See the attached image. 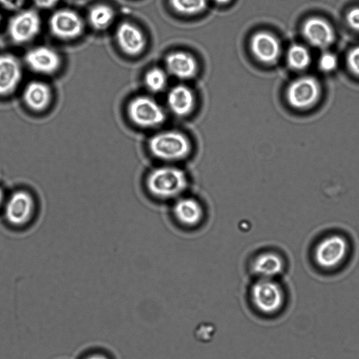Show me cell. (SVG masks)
<instances>
[{
	"mask_svg": "<svg viewBox=\"0 0 359 359\" xmlns=\"http://www.w3.org/2000/svg\"><path fill=\"white\" fill-rule=\"evenodd\" d=\"M146 183L151 195L161 199H170L180 196L185 191L188 180L180 168L163 165L152 170Z\"/></svg>",
	"mask_w": 359,
	"mask_h": 359,
	"instance_id": "1",
	"label": "cell"
},
{
	"mask_svg": "<svg viewBox=\"0 0 359 359\" xmlns=\"http://www.w3.org/2000/svg\"><path fill=\"white\" fill-rule=\"evenodd\" d=\"M150 152L156 158L166 162L179 161L191 153L188 137L178 131H163L153 135L149 141Z\"/></svg>",
	"mask_w": 359,
	"mask_h": 359,
	"instance_id": "2",
	"label": "cell"
},
{
	"mask_svg": "<svg viewBox=\"0 0 359 359\" xmlns=\"http://www.w3.org/2000/svg\"><path fill=\"white\" fill-rule=\"evenodd\" d=\"M250 295L256 311L265 315L278 312L284 302L281 287L271 278H259L251 287Z\"/></svg>",
	"mask_w": 359,
	"mask_h": 359,
	"instance_id": "3",
	"label": "cell"
},
{
	"mask_svg": "<svg viewBox=\"0 0 359 359\" xmlns=\"http://www.w3.org/2000/svg\"><path fill=\"white\" fill-rule=\"evenodd\" d=\"M127 113L133 123L142 128L156 127L165 118L163 108L154 100L144 95L135 97L129 102Z\"/></svg>",
	"mask_w": 359,
	"mask_h": 359,
	"instance_id": "4",
	"label": "cell"
},
{
	"mask_svg": "<svg viewBox=\"0 0 359 359\" xmlns=\"http://www.w3.org/2000/svg\"><path fill=\"white\" fill-rule=\"evenodd\" d=\"M41 20L32 9L20 11L13 15L7 25L10 39L16 44H24L33 40L40 32Z\"/></svg>",
	"mask_w": 359,
	"mask_h": 359,
	"instance_id": "5",
	"label": "cell"
},
{
	"mask_svg": "<svg viewBox=\"0 0 359 359\" xmlns=\"http://www.w3.org/2000/svg\"><path fill=\"white\" fill-rule=\"evenodd\" d=\"M84 26L83 20L79 13L67 8L55 11L48 20L50 32L61 40L78 38L83 32Z\"/></svg>",
	"mask_w": 359,
	"mask_h": 359,
	"instance_id": "6",
	"label": "cell"
},
{
	"mask_svg": "<svg viewBox=\"0 0 359 359\" xmlns=\"http://www.w3.org/2000/svg\"><path fill=\"white\" fill-rule=\"evenodd\" d=\"M348 243L339 235H331L321 240L314 251V259L321 268L329 269L339 265L348 252Z\"/></svg>",
	"mask_w": 359,
	"mask_h": 359,
	"instance_id": "7",
	"label": "cell"
},
{
	"mask_svg": "<svg viewBox=\"0 0 359 359\" xmlns=\"http://www.w3.org/2000/svg\"><path fill=\"white\" fill-rule=\"evenodd\" d=\"M26 66L32 72L45 75L55 73L62 65L59 53L48 46H37L28 50L24 56Z\"/></svg>",
	"mask_w": 359,
	"mask_h": 359,
	"instance_id": "8",
	"label": "cell"
},
{
	"mask_svg": "<svg viewBox=\"0 0 359 359\" xmlns=\"http://www.w3.org/2000/svg\"><path fill=\"white\" fill-rule=\"evenodd\" d=\"M320 88L318 81L311 76H302L294 80L287 89L289 104L297 109L312 106L318 99Z\"/></svg>",
	"mask_w": 359,
	"mask_h": 359,
	"instance_id": "9",
	"label": "cell"
},
{
	"mask_svg": "<svg viewBox=\"0 0 359 359\" xmlns=\"http://www.w3.org/2000/svg\"><path fill=\"white\" fill-rule=\"evenodd\" d=\"M23 75L22 62L9 53L0 54V97L13 93L19 86Z\"/></svg>",
	"mask_w": 359,
	"mask_h": 359,
	"instance_id": "10",
	"label": "cell"
},
{
	"mask_svg": "<svg viewBox=\"0 0 359 359\" xmlns=\"http://www.w3.org/2000/svg\"><path fill=\"white\" fill-rule=\"evenodd\" d=\"M34 210V201L29 193L18 191L13 193L5 206V215L9 223L20 226L27 223Z\"/></svg>",
	"mask_w": 359,
	"mask_h": 359,
	"instance_id": "11",
	"label": "cell"
},
{
	"mask_svg": "<svg viewBox=\"0 0 359 359\" xmlns=\"http://www.w3.org/2000/svg\"><path fill=\"white\" fill-rule=\"evenodd\" d=\"M115 39L122 52L130 56L140 54L146 46L145 36L142 30L128 21L122 22L117 26Z\"/></svg>",
	"mask_w": 359,
	"mask_h": 359,
	"instance_id": "12",
	"label": "cell"
},
{
	"mask_svg": "<svg viewBox=\"0 0 359 359\" xmlns=\"http://www.w3.org/2000/svg\"><path fill=\"white\" fill-rule=\"evenodd\" d=\"M250 49L255 58L264 64H273L280 54L278 40L266 32H259L252 36Z\"/></svg>",
	"mask_w": 359,
	"mask_h": 359,
	"instance_id": "13",
	"label": "cell"
},
{
	"mask_svg": "<svg viewBox=\"0 0 359 359\" xmlns=\"http://www.w3.org/2000/svg\"><path fill=\"white\" fill-rule=\"evenodd\" d=\"M302 33L306 41L318 48L330 46L334 40V32L330 25L320 18H311L305 21Z\"/></svg>",
	"mask_w": 359,
	"mask_h": 359,
	"instance_id": "14",
	"label": "cell"
},
{
	"mask_svg": "<svg viewBox=\"0 0 359 359\" xmlns=\"http://www.w3.org/2000/svg\"><path fill=\"white\" fill-rule=\"evenodd\" d=\"M52 96L50 87L42 81L34 80L29 82L22 91L24 103L35 111L45 110L49 106Z\"/></svg>",
	"mask_w": 359,
	"mask_h": 359,
	"instance_id": "15",
	"label": "cell"
},
{
	"mask_svg": "<svg viewBox=\"0 0 359 359\" xmlns=\"http://www.w3.org/2000/svg\"><path fill=\"white\" fill-rule=\"evenodd\" d=\"M165 66L170 74L180 79L193 77L198 68L195 58L183 51L170 53L165 59Z\"/></svg>",
	"mask_w": 359,
	"mask_h": 359,
	"instance_id": "16",
	"label": "cell"
},
{
	"mask_svg": "<svg viewBox=\"0 0 359 359\" xmlns=\"http://www.w3.org/2000/svg\"><path fill=\"white\" fill-rule=\"evenodd\" d=\"M173 214L180 223L193 226L202 220L203 210L197 200L191 197H182L175 203Z\"/></svg>",
	"mask_w": 359,
	"mask_h": 359,
	"instance_id": "17",
	"label": "cell"
},
{
	"mask_svg": "<svg viewBox=\"0 0 359 359\" xmlns=\"http://www.w3.org/2000/svg\"><path fill=\"white\" fill-rule=\"evenodd\" d=\"M252 269L259 278L273 279L283 271L284 263L278 254L266 252L259 254L254 259Z\"/></svg>",
	"mask_w": 359,
	"mask_h": 359,
	"instance_id": "18",
	"label": "cell"
},
{
	"mask_svg": "<svg viewBox=\"0 0 359 359\" xmlns=\"http://www.w3.org/2000/svg\"><path fill=\"white\" fill-rule=\"evenodd\" d=\"M167 102L170 109L177 116L189 114L194 106V96L192 91L184 85L174 86L168 92Z\"/></svg>",
	"mask_w": 359,
	"mask_h": 359,
	"instance_id": "19",
	"label": "cell"
},
{
	"mask_svg": "<svg viewBox=\"0 0 359 359\" xmlns=\"http://www.w3.org/2000/svg\"><path fill=\"white\" fill-rule=\"evenodd\" d=\"M114 16V11L111 7L106 4H97L89 10L88 21L93 29L100 31L112 24Z\"/></svg>",
	"mask_w": 359,
	"mask_h": 359,
	"instance_id": "20",
	"label": "cell"
},
{
	"mask_svg": "<svg viewBox=\"0 0 359 359\" xmlns=\"http://www.w3.org/2000/svg\"><path fill=\"white\" fill-rule=\"evenodd\" d=\"M287 61L291 68L295 70H302L309 65L311 56L309 50L304 46L294 44L287 50Z\"/></svg>",
	"mask_w": 359,
	"mask_h": 359,
	"instance_id": "21",
	"label": "cell"
},
{
	"mask_svg": "<svg viewBox=\"0 0 359 359\" xmlns=\"http://www.w3.org/2000/svg\"><path fill=\"white\" fill-rule=\"evenodd\" d=\"M172 8L183 15H195L206 7V0H170Z\"/></svg>",
	"mask_w": 359,
	"mask_h": 359,
	"instance_id": "22",
	"label": "cell"
},
{
	"mask_svg": "<svg viewBox=\"0 0 359 359\" xmlns=\"http://www.w3.org/2000/svg\"><path fill=\"white\" fill-rule=\"evenodd\" d=\"M144 83L147 88L154 93L163 90L167 84V76L159 68H152L145 74Z\"/></svg>",
	"mask_w": 359,
	"mask_h": 359,
	"instance_id": "23",
	"label": "cell"
},
{
	"mask_svg": "<svg viewBox=\"0 0 359 359\" xmlns=\"http://www.w3.org/2000/svg\"><path fill=\"white\" fill-rule=\"evenodd\" d=\"M337 65V59L331 53H323L319 59V67L324 72H331Z\"/></svg>",
	"mask_w": 359,
	"mask_h": 359,
	"instance_id": "24",
	"label": "cell"
},
{
	"mask_svg": "<svg viewBox=\"0 0 359 359\" xmlns=\"http://www.w3.org/2000/svg\"><path fill=\"white\" fill-rule=\"evenodd\" d=\"M347 63L351 72L359 76V46L350 50L347 56Z\"/></svg>",
	"mask_w": 359,
	"mask_h": 359,
	"instance_id": "25",
	"label": "cell"
},
{
	"mask_svg": "<svg viewBox=\"0 0 359 359\" xmlns=\"http://www.w3.org/2000/svg\"><path fill=\"white\" fill-rule=\"evenodd\" d=\"M346 21L353 29L359 32V7L353 8L348 11Z\"/></svg>",
	"mask_w": 359,
	"mask_h": 359,
	"instance_id": "26",
	"label": "cell"
},
{
	"mask_svg": "<svg viewBox=\"0 0 359 359\" xmlns=\"http://www.w3.org/2000/svg\"><path fill=\"white\" fill-rule=\"evenodd\" d=\"M25 0H0V5L9 11H16L20 8Z\"/></svg>",
	"mask_w": 359,
	"mask_h": 359,
	"instance_id": "27",
	"label": "cell"
},
{
	"mask_svg": "<svg viewBox=\"0 0 359 359\" xmlns=\"http://www.w3.org/2000/svg\"><path fill=\"white\" fill-rule=\"evenodd\" d=\"M59 0H32L36 6L42 9H48L55 6Z\"/></svg>",
	"mask_w": 359,
	"mask_h": 359,
	"instance_id": "28",
	"label": "cell"
},
{
	"mask_svg": "<svg viewBox=\"0 0 359 359\" xmlns=\"http://www.w3.org/2000/svg\"><path fill=\"white\" fill-rule=\"evenodd\" d=\"M86 359H107V358L102 355L95 354V355H90V356L86 358Z\"/></svg>",
	"mask_w": 359,
	"mask_h": 359,
	"instance_id": "29",
	"label": "cell"
},
{
	"mask_svg": "<svg viewBox=\"0 0 359 359\" xmlns=\"http://www.w3.org/2000/svg\"><path fill=\"white\" fill-rule=\"evenodd\" d=\"M3 200H4V193L0 188V205L2 204Z\"/></svg>",
	"mask_w": 359,
	"mask_h": 359,
	"instance_id": "30",
	"label": "cell"
},
{
	"mask_svg": "<svg viewBox=\"0 0 359 359\" xmlns=\"http://www.w3.org/2000/svg\"><path fill=\"white\" fill-rule=\"evenodd\" d=\"M215 1L216 3H218V4H226L227 2H229L230 0H213Z\"/></svg>",
	"mask_w": 359,
	"mask_h": 359,
	"instance_id": "31",
	"label": "cell"
},
{
	"mask_svg": "<svg viewBox=\"0 0 359 359\" xmlns=\"http://www.w3.org/2000/svg\"><path fill=\"white\" fill-rule=\"evenodd\" d=\"M1 20H2V18H1V15L0 14V25H1Z\"/></svg>",
	"mask_w": 359,
	"mask_h": 359,
	"instance_id": "32",
	"label": "cell"
}]
</instances>
